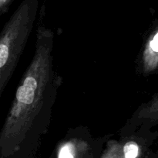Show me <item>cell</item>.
Listing matches in <instances>:
<instances>
[{
	"mask_svg": "<svg viewBox=\"0 0 158 158\" xmlns=\"http://www.w3.org/2000/svg\"><path fill=\"white\" fill-rule=\"evenodd\" d=\"M45 5L39 12L35 50L15 90L1 133L0 145L5 153L36 147L49 131L52 108L63 77L54 69L52 50L55 34L45 25Z\"/></svg>",
	"mask_w": 158,
	"mask_h": 158,
	"instance_id": "obj_1",
	"label": "cell"
},
{
	"mask_svg": "<svg viewBox=\"0 0 158 158\" xmlns=\"http://www.w3.org/2000/svg\"><path fill=\"white\" fill-rule=\"evenodd\" d=\"M39 0H23L0 34V96L10 81L39 16Z\"/></svg>",
	"mask_w": 158,
	"mask_h": 158,
	"instance_id": "obj_2",
	"label": "cell"
},
{
	"mask_svg": "<svg viewBox=\"0 0 158 158\" xmlns=\"http://www.w3.org/2000/svg\"><path fill=\"white\" fill-rule=\"evenodd\" d=\"M109 139L102 158H139L158 139V131L140 126L136 131Z\"/></svg>",
	"mask_w": 158,
	"mask_h": 158,
	"instance_id": "obj_3",
	"label": "cell"
},
{
	"mask_svg": "<svg viewBox=\"0 0 158 158\" xmlns=\"http://www.w3.org/2000/svg\"><path fill=\"white\" fill-rule=\"evenodd\" d=\"M136 71L143 77L158 74V18L145 36L136 59Z\"/></svg>",
	"mask_w": 158,
	"mask_h": 158,
	"instance_id": "obj_4",
	"label": "cell"
},
{
	"mask_svg": "<svg viewBox=\"0 0 158 158\" xmlns=\"http://www.w3.org/2000/svg\"><path fill=\"white\" fill-rule=\"evenodd\" d=\"M158 125V91L147 102L140 104L124 125L119 129L120 136L133 133L140 126L152 129Z\"/></svg>",
	"mask_w": 158,
	"mask_h": 158,
	"instance_id": "obj_5",
	"label": "cell"
},
{
	"mask_svg": "<svg viewBox=\"0 0 158 158\" xmlns=\"http://www.w3.org/2000/svg\"><path fill=\"white\" fill-rule=\"evenodd\" d=\"M15 0H0V15H4L8 12L11 5Z\"/></svg>",
	"mask_w": 158,
	"mask_h": 158,
	"instance_id": "obj_6",
	"label": "cell"
}]
</instances>
